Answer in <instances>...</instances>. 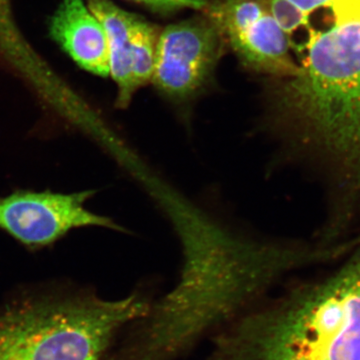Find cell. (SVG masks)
I'll list each match as a JSON object with an SVG mask.
<instances>
[{
    "instance_id": "obj_1",
    "label": "cell",
    "mask_w": 360,
    "mask_h": 360,
    "mask_svg": "<svg viewBox=\"0 0 360 360\" xmlns=\"http://www.w3.org/2000/svg\"><path fill=\"white\" fill-rule=\"evenodd\" d=\"M296 72L276 84L270 117L335 158L360 184V0H290ZM360 186V184H359Z\"/></svg>"
},
{
    "instance_id": "obj_2",
    "label": "cell",
    "mask_w": 360,
    "mask_h": 360,
    "mask_svg": "<svg viewBox=\"0 0 360 360\" xmlns=\"http://www.w3.org/2000/svg\"><path fill=\"white\" fill-rule=\"evenodd\" d=\"M212 360H360V257L323 283L232 319Z\"/></svg>"
},
{
    "instance_id": "obj_3",
    "label": "cell",
    "mask_w": 360,
    "mask_h": 360,
    "mask_svg": "<svg viewBox=\"0 0 360 360\" xmlns=\"http://www.w3.org/2000/svg\"><path fill=\"white\" fill-rule=\"evenodd\" d=\"M149 309L139 293L118 300L79 295L11 303L0 309V360H101L118 331Z\"/></svg>"
},
{
    "instance_id": "obj_4",
    "label": "cell",
    "mask_w": 360,
    "mask_h": 360,
    "mask_svg": "<svg viewBox=\"0 0 360 360\" xmlns=\"http://www.w3.org/2000/svg\"><path fill=\"white\" fill-rule=\"evenodd\" d=\"M224 39L210 18L167 26L158 37L151 82L175 103L189 101L207 84L221 56Z\"/></svg>"
},
{
    "instance_id": "obj_5",
    "label": "cell",
    "mask_w": 360,
    "mask_h": 360,
    "mask_svg": "<svg viewBox=\"0 0 360 360\" xmlns=\"http://www.w3.org/2000/svg\"><path fill=\"white\" fill-rule=\"evenodd\" d=\"M94 193L15 191L0 198V229L30 250L51 245L79 227L120 231L122 227L108 217L86 210L85 202Z\"/></svg>"
},
{
    "instance_id": "obj_6",
    "label": "cell",
    "mask_w": 360,
    "mask_h": 360,
    "mask_svg": "<svg viewBox=\"0 0 360 360\" xmlns=\"http://www.w3.org/2000/svg\"><path fill=\"white\" fill-rule=\"evenodd\" d=\"M51 35L84 70L110 75L108 35L84 0H63L51 18Z\"/></svg>"
},
{
    "instance_id": "obj_7",
    "label": "cell",
    "mask_w": 360,
    "mask_h": 360,
    "mask_svg": "<svg viewBox=\"0 0 360 360\" xmlns=\"http://www.w3.org/2000/svg\"><path fill=\"white\" fill-rule=\"evenodd\" d=\"M243 65L257 72L288 78L296 72L290 40L269 13L229 41Z\"/></svg>"
},
{
    "instance_id": "obj_8",
    "label": "cell",
    "mask_w": 360,
    "mask_h": 360,
    "mask_svg": "<svg viewBox=\"0 0 360 360\" xmlns=\"http://www.w3.org/2000/svg\"><path fill=\"white\" fill-rule=\"evenodd\" d=\"M108 35L110 75L117 85L116 108H127L136 89L131 71V28L136 15L122 11L110 0H87Z\"/></svg>"
},
{
    "instance_id": "obj_9",
    "label": "cell",
    "mask_w": 360,
    "mask_h": 360,
    "mask_svg": "<svg viewBox=\"0 0 360 360\" xmlns=\"http://www.w3.org/2000/svg\"><path fill=\"white\" fill-rule=\"evenodd\" d=\"M265 13L262 0H219L208 9V18L229 42L245 32Z\"/></svg>"
},
{
    "instance_id": "obj_10",
    "label": "cell",
    "mask_w": 360,
    "mask_h": 360,
    "mask_svg": "<svg viewBox=\"0 0 360 360\" xmlns=\"http://www.w3.org/2000/svg\"><path fill=\"white\" fill-rule=\"evenodd\" d=\"M158 37L155 26L136 16L131 28V71L136 89L153 79Z\"/></svg>"
},
{
    "instance_id": "obj_11",
    "label": "cell",
    "mask_w": 360,
    "mask_h": 360,
    "mask_svg": "<svg viewBox=\"0 0 360 360\" xmlns=\"http://www.w3.org/2000/svg\"><path fill=\"white\" fill-rule=\"evenodd\" d=\"M143 6L160 11L170 13L182 8H203L207 6L208 0H130Z\"/></svg>"
}]
</instances>
